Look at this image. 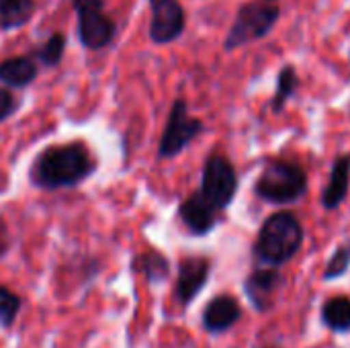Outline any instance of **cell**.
<instances>
[{
    "label": "cell",
    "instance_id": "cell-1",
    "mask_svg": "<svg viewBox=\"0 0 350 348\" xmlns=\"http://www.w3.org/2000/svg\"><path fill=\"white\" fill-rule=\"evenodd\" d=\"M94 160L84 144L45 148L31 166V183L39 189L55 191L76 187L94 172Z\"/></svg>",
    "mask_w": 350,
    "mask_h": 348
},
{
    "label": "cell",
    "instance_id": "cell-2",
    "mask_svg": "<svg viewBox=\"0 0 350 348\" xmlns=\"http://www.w3.org/2000/svg\"><path fill=\"white\" fill-rule=\"evenodd\" d=\"M304 226L291 211H277L265 219L252 254L256 267H283L295 258L304 244Z\"/></svg>",
    "mask_w": 350,
    "mask_h": 348
},
{
    "label": "cell",
    "instance_id": "cell-3",
    "mask_svg": "<svg viewBox=\"0 0 350 348\" xmlns=\"http://www.w3.org/2000/svg\"><path fill=\"white\" fill-rule=\"evenodd\" d=\"M308 172L285 160L269 162L254 183V195L271 205H293L308 195Z\"/></svg>",
    "mask_w": 350,
    "mask_h": 348
},
{
    "label": "cell",
    "instance_id": "cell-4",
    "mask_svg": "<svg viewBox=\"0 0 350 348\" xmlns=\"http://www.w3.org/2000/svg\"><path fill=\"white\" fill-rule=\"evenodd\" d=\"M279 16H281V8L275 2H262V0L244 2L238 8L236 18L226 35L224 49L234 51L238 47L265 39L275 29Z\"/></svg>",
    "mask_w": 350,
    "mask_h": 348
},
{
    "label": "cell",
    "instance_id": "cell-5",
    "mask_svg": "<svg viewBox=\"0 0 350 348\" xmlns=\"http://www.w3.org/2000/svg\"><path fill=\"white\" fill-rule=\"evenodd\" d=\"M199 193L217 209H228L238 193V172L224 154H211L203 164Z\"/></svg>",
    "mask_w": 350,
    "mask_h": 348
},
{
    "label": "cell",
    "instance_id": "cell-6",
    "mask_svg": "<svg viewBox=\"0 0 350 348\" xmlns=\"http://www.w3.org/2000/svg\"><path fill=\"white\" fill-rule=\"evenodd\" d=\"M203 129H205L203 121L189 115L187 103L183 98L174 101L168 121H166V127L162 131L160 144H158V156L160 158L178 156Z\"/></svg>",
    "mask_w": 350,
    "mask_h": 348
},
{
    "label": "cell",
    "instance_id": "cell-7",
    "mask_svg": "<svg viewBox=\"0 0 350 348\" xmlns=\"http://www.w3.org/2000/svg\"><path fill=\"white\" fill-rule=\"evenodd\" d=\"M78 39L88 49H103L115 37V23L105 14V0H74Z\"/></svg>",
    "mask_w": 350,
    "mask_h": 348
},
{
    "label": "cell",
    "instance_id": "cell-8",
    "mask_svg": "<svg viewBox=\"0 0 350 348\" xmlns=\"http://www.w3.org/2000/svg\"><path fill=\"white\" fill-rule=\"evenodd\" d=\"M150 39L154 43H172L185 33L187 14L178 0H150Z\"/></svg>",
    "mask_w": 350,
    "mask_h": 348
},
{
    "label": "cell",
    "instance_id": "cell-9",
    "mask_svg": "<svg viewBox=\"0 0 350 348\" xmlns=\"http://www.w3.org/2000/svg\"><path fill=\"white\" fill-rule=\"evenodd\" d=\"M211 275V260L205 256H187L178 265L174 297L183 308H189L203 291Z\"/></svg>",
    "mask_w": 350,
    "mask_h": 348
},
{
    "label": "cell",
    "instance_id": "cell-10",
    "mask_svg": "<svg viewBox=\"0 0 350 348\" xmlns=\"http://www.w3.org/2000/svg\"><path fill=\"white\" fill-rule=\"evenodd\" d=\"M285 279L275 267H256L244 281V293L256 312H269L283 287Z\"/></svg>",
    "mask_w": 350,
    "mask_h": 348
},
{
    "label": "cell",
    "instance_id": "cell-11",
    "mask_svg": "<svg viewBox=\"0 0 350 348\" xmlns=\"http://www.w3.org/2000/svg\"><path fill=\"white\" fill-rule=\"evenodd\" d=\"M217 213L219 211L199 191L189 195L178 207L180 222L193 236H207L217 226Z\"/></svg>",
    "mask_w": 350,
    "mask_h": 348
},
{
    "label": "cell",
    "instance_id": "cell-12",
    "mask_svg": "<svg viewBox=\"0 0 350 348\" xmlns=\"http://www.w3.org/2000/svg\"><path fill=\"white\" fill-rule=\"evenodd\" d=\"M240 318H242V308L238 299L232 295H217L205 306L201 322H203V330L215 336L232 330L240 322Z\"/></svg>",
    "mask_w": 350,
    "mask_h": 348
},
{
    "label": "cell",
    "instance_id": "cell-13",
    "mask_svg": "<svg viewBox=\"0 0 350 348\" xmlns=\"http://www.w3.org/2000/svg\"><path fill=\"white\" fill-rule=\"evenodd\" d=\"M350 189V154H342L332 162L330 178L322 191V207L326 211H336L345 199L349 197Z\"/></svg>",
    "mask_w": 350,
    "mask_h": 348
},
{
    "label": "cell",
    "instance_id": "cell-14",
    "mask_svg": "<svg viewBox=\"0 0 350 348\" xmlns=\"http://www.w3.org/2000/svg\"><path fill=\"white\" fill-rule=\"evenodd\" d=\"M37 78V64L31 57L18 55L0 62V84L10 88H25Z\"/></svg>",
    "mask_w": 350,
    "mask_h": 348
},
{
    "label": "cell",
    "instance_id": "cell-15",
    "mask_svg": "<svg viewBox=\"0 0 350 348\" xmlns=\"http://www.w3.org/2000/svg\"><path fill=\"white\" fill-rule=\"evenodd\" d=\"M131 269L135 273H142L146 277V281L150 285H156V283H162L168 279L170 275V263L164 254H160L158 250H148V252H142L133 258L131 263Z\"/></svg>",
    "mask_w": 350,
    "mask_h": 348
},
{
    "label": "cell",
    "instance_id": "cell-16",
    "mask_svg": "<svg viewBox=\"0 0 350 348\" xmlns=\"http://www.w3.org/2000/svg\"><path fill=\"white\" fill-rule=\"evenodd\" d=\"M322 322L332 332H350V299L347 295L330 297L322 306Z\"/></svg>",
    "mask_w": 350,
    "mask_h": 348
},
{
    "label": "cell",
    "instance_id": "cell-17",
    "mask_svg": "<svg viewBox=\"0 0 350 348\" xmlns=\"http://www.w3.org/2000/svg\"><path fill=\"white\" fill-rule=\"evenodd\" d=\"M297 88H299V74H297L295 66H291V64L283 66L277 76L275 94L271 98V109L275 115H279L285 109V105L291 101V96L297 92Z\"/></svg>",
    "mask_w": 350,
    "mask_h": 348
},
{
    "label": "cell",
    "instance_id": "cell-18",
    "mask_svg": "<svg viewBox=\"0 0 350 348\" xmlns=\"http://www.w3.org/2000/svg\"><path fill=\"white\" fill-rule=\"evenodd\" d=\"M35 12V0H0V27L4 31L23 27Z\"/></svg>",
    "mask_w": 350,
    "mask_h": 348
},
{
    "label": "cell",
    "instance_id": "cell-19",
    "mask_svg": "<svg viewBox=\"0 0 350 348\" xmlns=\"http://www.w3.org/2000/svg\"><path fill=\"white\" fill-rule=\"evenodd\" d=\"M21 308H23V299L10 291L6 285H0V326L2 328H12L18 314H21Z\"/></svg>",
    "mask_w": 350,
    "mask_h": 348
},
{
    "label": "cell",
    "instance_id": "cell-20",
    "mask_svg": "<svg viewBox=\"0 0 350 348\" xmlns=\"http://www.w3.org/2000/svg\"><path fill=\"white\" fill-rule=\"evenodd\" d=\"M64 49H66V37L62 33H53L37 51V57L41 59L43 66L53 68L62 62L64 57Z\"/></svg>",
    "mask_w": 350,
    "mask_h": 348
},
{
    "label": "cell",
    "instance_id": "cell-21",
    "mask_svg": "<svg viewBox=\"0 0 350 348\" xmlns=\"http://www.w3.org/2000/svg\"><path fill=\"white\" fill-rule=\"evenodd\" d=\"M350 267V254H349V248L347 246H338L336 250H334V254L330 256V260H328V265H326V269H324V281H334V279H338V277H342L347 271H349Z\"/></svg>",
    "mask_w": 350,
    "mask_h": 348
},
{
    "label": "cell",
    "instance_id": "cell-22",
    "mask_svg": "<svg viewBox=\"0 0 350 348\" xmlns=\"http://www.w3.org/2000/svg\"><path fill=\"white\" fill-rule=\"evenodd\" d=\"M14 111H16V101L12 98L8 90L0 88V121L8 119Z\"/></svg>",
    "mask_w": 350,
    "mask_h": 348
},
{
    "label": "cell",
    "instance_id": "cell-23",
    "mask_svg": "<svg viewBox=\"0 0 350 348\" xmlns=\"http://www.w3.org/2000/svg\"><path fill=\"white\" fill-rule=\"evenodd\" d=\"M10 244H12V240H10L8 226H6V222L0 217V258L6 256V252L10 250Z\"/></svg>",
    "mask_w": 350,
    "mask_h": 348
},
{
    "label": "cell",
    "instance_id": "cell-24",
    "mask_svg": "<svg viewBox=\"0 0 350 348\" xmlns=\"http://www.w3.org/2000/svg\"><path fill=\"white\" fill-rule=\"evenodd\" d=\"M262 2H277V0H262Z\"/></svg>",
    "mask_w": 350,
    "mask_h": 348
},
{
    "label": "cell",
    "instance_id": "cell-25",
    "mask_svg": "<svg viewBox=\"0 0 350 348\" xmlns=\"http://www.w3.org/2000/svg\"><path fill=\"white\" fill-rule=\"evenodd\" d=\"M347 248H349V254H350V242H349V246H347Z\"/></svg>",
    "mask_w": 350,
    "mask_h": 348
}]
</instances>
